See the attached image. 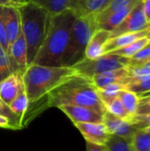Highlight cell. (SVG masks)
Wrapping results in <instances>:
<instances>
[{"instance_id":"6da1fadb","label":"cell","mask_w":150,"mask_h":151,"mask_svg":"<svg viewBox=\"0 0 150 151\" xmlns=\"http://www.w3.org/2000/svg\"><path fill=\"white\" fill-rule=\"evenodd\" d=\"M46 104L43 110L49 107L62 105H74L88 107L104 114L105 106L98 96L97 88L91 79L74 74L58 85L47 95Z\"/></svg>"},{"instance_id":"7a4b0ae2","label":"cell","mask_w":150,"mask_h":151,"mask_svg":"<svg viewBox=\"0 0 150 151\" xmlns=\"http://www.w3.org/2000/svg\"><path fill=\"white\" fill-rule=\"evenodd\" d=\"M76 18L75 12L72 10L52 16L47 36L35 57L34 65L62 66L64 54Z\"/></svg>"},{"instance_id":"3957f363","label":"cell","mask_w":150,"mask_h":151,"mask_svg":"<svg viewBox=\"0 0 150 151\" xmlns=\"http://www.w3.org/2000/svg\"><path fill=\"white\" fill-rule=\"evenodd\" d=\"M20 28L27 50V67L34 64L50 28L52 15L44 8L27 0L19 8Z\"/></svg>"},{"instance_id":"277c9868","label":"cell","mask_w":150,"mask_h":151,"mask_svg":"<svg viewBox=\"0 0 150 151\" xmlns=\"http://www.w3.org/2000/svg\"><path fill=\"white\" fill-rule=\"evenodd\" d=\"M74 74L76 72L72 67L44 66L34 64L29 65L23 74L25 92L29 105L38 103Z\"/></svg>"},{"instance_id":"5b68a950","label":"cell","mask_w":150,"mask_h":151,"mask_svg":"<svg viewBox=\"0 0 150 151\" xmlns=\"http://www.w3.org/2000/svg\"><path fill=\"white\" fill-rule=\"evenodd\" d=\"M96 30H98V27L95 15L89 14L75 19L69 42L64 54L62 66L72 67L85 58L86 48Z\"/></svg>"},{"instance_id":"8992f818","label":"cell","mask_w":150,"mask_h":151,"mask_svg":"<svg viewBox=\"0 0 150 151\" xmlns=\"http://www.w3.org/2000/svg\"><path fill=\"white\" fill-rule=\"evenodd\" d=\"M130 63V58H124L115 54H103V56L95 58H82L72 67L77 74L91 79L95 75L127 67Z\"/></svg>"},{"instance_id":"52a82bcc","label":"cell","mask_w":150,"mask_h":151,"mask_svg":"<svg viewBox=\"0 0 150 151\" xmlns=\"http://www.w3.org/2000/svg\"><path fill=\"white\" fill-rule=\"evenodd\" d=\"M149 23L143 12L142 0L140 1L126 17V19L111 32L110 38H113L121 35L135 33L148 28Z\"/></svg>"},{"instance_id":"ba28073f","label":"cell","mask_w":150,"mask_h":151,"mask_svg":"<svg viewBox=\"0 0 150 151\" xmlns=\"http://www.w3.org/2000/svg\"><path fill=\"white\" fill-rule=\"evenodd\" d=\"M7 54L10 58L12 73H19L23 75L27 68V50L21 30L16 40L9 45Z\"/></svg>"},{"instance_id":"9c48e42d","label":"cell","mask_w":150,"mask_h":151,"mask_svg":"<svg viewBox=\"0 0 150 151\" xmlns=\"http://www.w3.org/2000/svg\"><path fill=\"white\" fill-rule=\"evenodd\" d=\"M103 123L110 134L122 137L129 142H132L135 133L138 131L134 125L130 121L118 118L107 111L103 114Z\"/></svg>"},{"instance_id":"30bf717a","label":"cell","mask_w":150,"mask_h":151,"mask_svg":"<svg viewBox=\"0 0 150 151\" xmlns=\"http://www.w3.org/2000/svg\"><path fill=\"white\" fill-rule=\"evenodd\" d=\"M73 124L77 123H103V114L88 107L62 105L58 107Z\"/></svg>"},{"instance_id":"8fae6325","label":"cell","mask_w":150,"mask_h":151,"mask_svg":"<svg viewBox=\"0 0 150 151\" xmlns=\"http://www.w3.org/2000/svg\"><path fill=\"white\" fill-rule=\"evenodd\" d=\"M74 126L80 132L87 142L104 146L110 134L103 123H77Z\"/></svg>"},{"instance_id":"7c38bea8","label":"cell","mask_w":150,"mask_h":151,"mask_svg":"<svg viewBox=\"0 0 150 151\" xmlns=\"http://www.w3.org/2000/svg\"><path fill=\"white\" fill-rule=\"evenodd\" d=\"M23 91H25L23 75L19 73H12L0 82V98L7 105Z\"/></svg>"},{"instance_id":"4fadbf2b","label":"cell","mask_w":150,"mask_h":151,"mask_svg":"<svg viewBox=\"0 0 150 151\" xmlns=\"http://www.w3.org/2000/svg\"><path fill=\"white\" fill-rule=\"evenodd\" d=\"M3 16L6 39L9 46L16 40L21 30L19 8L12 6L3 7Z\"/></svg>"},{"instance_id":"5bb4252c","label":"cell","mask_w":150,"mask_h":151,"mask_svg":"<svg viewBox=\"0 0 150 151\" xmlns=\"http://www.w3.org/2000/svg\"><path fill=\"white\" fill-rule=\"evenodd\" d=\"M141 0H136L133 3H131L130 4H128L127 6H126L125 8L110 13L108 15H95V20L97 23V27L98 29H103V30H106L109 32H111L112 30H114L125 19L126 17L130 13V12L133 10V8Z\"/></svg>"},{"instance_id":"9a60e30c","label":"cell","mask_w":150,"mask_h":151,"mask_svg":"<svg viewBox=\"0 0 150 151\" xmlns=\"http://www.w3.org/2000/svg\"><path fill=\"white\" fill-rule=\"evenodd\" d=\"M149 35L150 29L148 27V28L139 31V32L125 34V35H121L113 37V38H110L103 47V54H107V53L112 52L116 50L124 48L139 39L147 37Z\"/></svg>"},{"instance_id":"2e32d148","label":"cell","mask_w":150,"mask_h":151,"mask_svg":"<svg viewBox=\"0 0 150 151\" xmlns=\"http://www.w3.org/2000/svg\"><path fill=\"white\" fill-rule=\"evenodd\" d=\"M44 9L52 16L63 12L66 10H72L74 12L80 7L81 0H28Z\"/></svg>"},{"instance_id":"e0dca14e","label":"cell","mask_w":150,"mask_h":151,"mask_svg":"<svg viewBox=\"0 0 150 151\" xmlns=\"http://www.w3.org/2000/svg\"><path fill=\"white\" fill-rule=\"evenodd\" d=\"M111 32L98 29L92 35L85 50V58L95 59L103 55V47L110 39Z\"/></svg>"},{"instance_id":"ac0fdd59","label":"cell","mask_w":150,"mask_h":151,"mask_svg":"<svg viewBox=\"0 0 150 151\" xmlns=\"http://www.w3.org/2000/svg\"><path fill=\"white\" fill-rule=\"evenodd\" d=\"M128 76H130V73L127 67H124L95 75L91 78V81L96 88H100L112 83H120L123 85L125 79Z\"/></svg>"},{"instance_id":"d6986e66","label":"cell","mask_w":150,"mask_h":151,"mask_svg":"<svg viewBox=\"0 0 150 151\" xmlns=\"http://www.w3.org/2000/svg\"><path fill=\"white\" fill-rule=\"evenodd\" d=\"M111 1V0H81L75 14L77 17L89 14L96 15L105 10Z\"/></svg>"},{"instance_id":"ffe728a7","label":"cell","mask_w":150,"mask_h":151,"mask_svg":"<svg viewBox=\"0 0 150 151\" xmlns=\"http://www.w3.org/2000/svg\"><path fill=\"white\" fill-rule=\"evenodd\" d=\"M9 107H10L11 111L18 118H19L22 120V125H23V118L29 109V103H28V99H27L26 92L23 91L20 95H19L9 104Z\"/></svg>"},{"instance_id":"44dd1931","label":"cell","mask_w":150,"mask_h":151,"mask_svg":"<svg viewBox=\"0 0 150 151\" xmlns=\"http://www.w3.org/2000/svg\"><path fill=\"white\" fill-rule=\"evenodd\" d=\"M118 98L120 99L123 106L125 107L126 111L129 113V115L131 117L133 116L136 112L139 104L138 96L127 90H121L118 94Z\"/></svg>"},{"instance_id":"7402d4cb","label":"cell","mask_w":150,"mask_h":151,"mask_svg":"<svg viewBox=\"0 0 150 151\" xmlns=\"http://www.w3.org/2000/svg\"><path fill=\"white\" fill-rule=\"evenodd\" d=\"M149 42V41L148 37H144V38H141V39H139V40L133 42V43H131V44H129L124 48L116 50L110 52V53L130 58L133 57L139 50H141Z\"/></svg>"},{"instance_id":"603a6c76","label":"cell","mask_w":150,"mask_h":151,"mask_svg":"<svg viewBox=\"0 0 150 151\" xmlns=\"http://www.w3.org/2000/svg\"><path fill=\"white\" fill-rule=\"evenodd\" d=\"M121 90H124V85L120 83H112L97 88V93L103 104H105L112 99L118 97Z\"/></svg>"},{"instance_id":"cb8c5ba5","label":"cell","mask_w":150,"mask_h":151,"mask_svg":"<svg viewBox=\"0 0 150 151\" xmlns=\"http://www.w3.org/2000/svg\"><path fill=\"white\" fill-rule=\"evenodd\" d=\"M131 151H150V135L143 130H138L131 142Z\"/></svg>"},{"instance_id":"d4e9b609","label":"cell","mask_w":150,"mask_h":151,"mask_svg":"<svg viewBox=\"0 0 150 151\" xmlns=\"http://www.w3.org/2000/svg\"><path fill=\"white\" fill-rule=\"evenodd\" d=\"M104 106H105V109H106V111L108 112L111 113L112 115H114V116H116L118 118H120L122 119L129 121L131 116L126 111V109L123 106V104H122L120 99L118 98V96L112 99L111 101L108 102L107 104H105Z\"/></svg>"},{"instance_id":"484cf974","label":"cell","mask_w":150,"mask_h":151,"mask_svg":"<svg viewBox=\"0 0 150 151\" xmlns=\"http://www.w3.org/2000/svg\"><path fill=\"white\" fill-rule=\"evenodd\" d=\"M104 147L106 151H131V142L122 137L111 134Z\"/></svg>"},{"instance_id":"4316f807","label":"cell","mask_w":150,"mask_h":151,"mask_svg":"<svg viewBox=\"0 0 150 151\" xmlns=\"http://www.w3.org/2000/svg\"><path fill=\"white\" fill-rule=\"evenodd\" d=\"M124 90L133 92L136 95H141L150 91V75H147L142 81L129 83L124 87Z\"/></svg>"},{"instance_id":"83f0119b","label":"cell","mask_w":150,"mask_h":151,"mask_svg":"<svg viewBox=\"0 0 150 151\" xmlns=\"http://www.w3.org/2000/svg\"><path fill=\"white\" fill-rule=\"evenodd\" d=\"M11 73L12 70L8 54L0 45V82Z\"/></svg>"},{"instance_id":"f1b7e54d","label":"cell","mask_w":150,"mask_h":151,"mask_svg":"<svg viewBox=\"0 0 150 151\" xmlns=\"http://www.w3.org/2000/svg\"><path fill=\"white\" fill-rule=\"evenodd\" d=\"M150 60V41L133 57L130 58V63L128 66H136L142 65Z\"/></svg>"},{"instance_id":"f546056e","label":"cell","mask_w":150,"mask_h":151,"mask_svg":"<svg viewBox=\"0 0 150 151\" xmlns=\"http://www.w3.org/2000/svg\"><path fill=\"white\" fill-rule=\"evenodd\" d=\"M0 115L6 117L11 120L12 125L16 127V129H21L23 127L22 125V120L18 118L10 109L9 105H7L5 103L3 102V100L0 98Z\"/></svg>"},{"instance_id":"4dcf8cb0","label":"cell","mask_w":150,"mask_h":151,"mask_svg":"<svg viewBox=\"0 0 150 151\" xmlns=\"http://www.w3.org/2000/svg\"><path fill=\"white\" fill-rule=\"evenodd\" d=\"M134 1H136V0H111V3L109 4V5L106 7V9L96 15L104 16V15H108L110 13L118 12V11L125 8L126 6H127L128 4H130L131 3H133Z\"/></svg>"},{"instance_id":"1f68e13d","label":"cell","mask_w":150,"mask_h":151,"mask_svg":"<svg viewBox=\"0 0 150 151\" xmlns=\"http://www.w3.org/2000/svg\"><path fill=\"white\" fill-rule=\"evenodd\" d=\"M131 76H142L150 75V60L136 66H127Z\"/></svg>"},{"instance_id":"d6a6232c","label":"cell","mask_w":150,"mask_h":151,"mask_svg":"<svg viewBox=\"0 0 150 151\" xmlns=\"http://www.w3.org/2000/svg\"><path fill=\"white\" fill-rule=\"evenodd\" d=\"M129 121L134 125L137 130H141L150 126V115H133L130 118Z\"/></svg>"},{"instance_id":"836d02e7","label":"cell","mask_w":150,"mask_h":151,"mask_svg":"<svg viewBox=\"0 0 150 151\" xmlns=\"http://www.w3.org/2000/svg\"><path fill=\"white\" fill-rule=\"evenodd\" d=\"M134 115H150V98H139V104Z\"/></svg>"},{"instance_id":"e575fe53","label":"cell","mask_w":150,"mask_h":151,"mask_svg":"<svg viewBox=\"0 0 150 151\" xmlns=\"http://www.w3.org/2000/svg\"><path fill=\"white\" fill-rule=\"evenodd\" d=\"M0 45L4 48V50L8 53V42L6 39L4 24V16H3V7L0 6Z\"/></svg>"},{"instance_id":"d590c367","label":"cell","mask_w":150,"mask_h":151,"mask_svg":"<svg viewBox=\"0 0 150 151\" xmlns=\"http://www.w3.org/2000/svg\"><path fill=\"white\" fill-rule=\"evenodd\" d=\"M27 0H0V6L2 7H17L19 8L22 4H24Z\"/></svg>"},{"instance_id":"8d00e7d4","label":"cell","mask_w":150,"mask_h":151,"mask_svg":"<svg viewBox=\"0 0 150 151\" xmlns=\"http://www.w3.org/2000/svg\"><path fill=\"white\" fill-rule=\"evenodd\" d=\"M0 127H2V128H9V129H12V130H17L16 127L11 122V120L9 119H7L6 117L2 116V115H0Z\"/></svg>"},{"instance_id":"74e56055","label":"cell","mask_w":150,"mask_h":151,"mask_svg":"<svg viewBox=\"0 0 150 151\" xmlns=\"http://www.w3.org/2000/svg\"><path fill=\"white\" fill-rule=\"evenodd\" d=\"M143 3V12L148 23H150V0H142Z\"/></svg>"},{"instance_id":"f35d334b","label":"cell","mask_w":150,"mask_h":151,"mask_svg":"<svg viewBox=\"0 0 150 151\" xmlns=\"http://www.w3.org/2000/svg\"><path fill=\"white\" fill-rule=\"evenodd\" d=\"M87 151H106V150L104 146H99L87 142Z\"/></svg>"},{"instance_id":"ab89813d","label":"cell","mask_w":150,"mask_h":151,"mask_svg":"<svg viewBox=\"0 0 150 151\" xmlns=\"http://www.w3.org/2000/svg\"><path fill=\"white\" fill-rule=\"evenodd\" d=\"M139 98H150V91L149 92H147V93H143V94H141V95H137Z\"/></svg>"},{"instance_id":"60d3db41","label":"cell","mask_w":150,"mask_h":151,"mask_svg":"<svg viewBox=\"0 0 150 151\" xmlns=\"http://www.w3.org/2000/svg\"><path fill=\"white\" fill-rule=\"evenodd\" d=\"M141 130H143V131H145L147 134H149L150 135V126H148V127H144L143 129H141Z\"/></svg>"},{"instance_id":"b9f144b4","label":"cell","mask_w":150,"mask_h":151,"mask_svg":"<svg viewBox=\"0 0 150 151\" xmlns=\"http://www.w3.org/2000/svg\"><path fill=\"white\" fill-rule=\"evenodd\" d=\"M147 37H148V39H149V41H150V35H148Z\"/></svg>"},{"instance_id":"7bdbcfd3","label":"cell","mask_w":150,"mask_h":151,"mask_svg":"<svg viewBox=\"0 0 150 151\" xmlns=\"http://www.w3.org/2000/svg\"><path fill=\"white\" fill-rule=\"evenodd\" d=\"M148 27H149V29H150V23H149V26H148Z\"/></svg>"}]
</instances>
